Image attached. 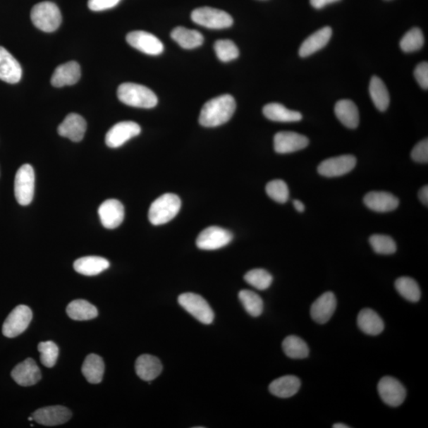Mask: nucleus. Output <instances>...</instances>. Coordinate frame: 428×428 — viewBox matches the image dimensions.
<instances>
[{
    "mask_svg": "<svg viewBox=\"0 0 428 428\" xmlns=\"http://www.w3.org/2000/svg\"><path fill=\"white\" fill-rule=\"evenodd\" d=\"M236 108V101L232 95L223 94L210 99L202 108L200 123L209 128L225 124L233 117Z\"/></svg>",
    "mask_w": 428,
    "mask_h": 428,
    "instance_id": "obj_1",
    "label": "nucleus"
},
{
    "mask_svg": "<svg viewBox=\"0 0 428 428\" xmlns=\"http://www.w3.org/2000/svg\"><path fill=\"white\" fill-rule=\"evenodd\" d=\"M117 94L121 103L133 107L150 109L158 104V99L154 92L145 86L133 82L121 85L118 88Z\"/></svg>",
    "mask_w": 428,
    "mask_h": 428,
    "instance_id": "obj_2",
    "label": "nucleus"
},
{
    "mask_svg": "<svg viewBox=\"0 0 428 428\" xmlns=\"http://www.w3.org/2000/svg\"><path fill=\"white\" fill-rule=\"evenodd\" d=\"M181 200L174 194H164L152 203L149 219L153 226L168 223L180 212Z\"/></svg>",
    "mask_w": 428,
    "mask_h": 428,
    "instance_id": "obj_3",
    "label": "nucleus"
},
{
    "mask_svg": "<svg viewBox=\"0 0 428 428\" xmlns=\"http://www.w3.org/2000/svg\"><path fill=\"white\" fill-rule=\"evenodd\" d=\"M30 18L37 29L47 33H52L59 29L62 22L59 6L52 2L36 4L31 10Z\"/></svg>",
    "mask_w": 428,
    "mask_h": 428,
    "instance_id": "obj_4",
    "label": "nucleus"
},
{
    "mask_svg": "<svg viewBox=\"0 0 428 428\" xmlns=\"http://www.w3.org/2000/svg\"><path fill=\"white\" fill-rule=\"evenodd\" d=\"M192 21L209 29H226L232 27L233 19L227 12L208 8H197L191 13Z\"/></svg>",
    "mask_w": 428,
    "mask_h": 428,
    "instance_id": "obj_5",
    "label": "nucleus"
},
{
    "mask_svg": "<svg viewBox=\"0 0 428 428\" xmlns=\"http://www.w3.org/2000/svg\"><path fill=\"white\" fill-rule=\"evenodd\" d=\"M35 188V175L33 167L27 164L17 171L15 178V196L18 204L25 207L33 201Z\"/></svg>",
    "mask_w": 428,
    "mask_h": 428,
    "instance_id": "obj_6",
    "label": "nucleus"
},
{
    "mask_svg": "<svg viewBox=\"0 0 428 428\" xmlns=\"http://www.w3.org/2000/svg\"><path fill=\"white\" fill-rule=\"evenodd\" d=\"M182 307L202 324H212L214 319V311L202 296L193 293H183L178 298Z\"/></svg>",
    "mask_w": 428,
    "mask_h": 428,
    "instance_id": "obj_7",
    "label": "nucleus"
},
{
    "mask_svg": "<svg viewBox=\"0 0 428 428\" xmlns=\"http://www.w3.org/2000/svg\"><path fill=\"white\" fill-rule=\"evenodd\" d=\"M233 236L228 230L219 226H210L204 229L197 236L196 245L202 250H216L229 244Z\"/></svg>",
    "mask_w": 428,
    "mask_h": 428,
    "instance_id": "obj_8",
    "label": "nucleus"
},
{
    "mask_svg": "<svg viewBox=\"0 0 428 428\" xmlns=\"http://www.w3.org/2000/svg\"><path fill=\"white\" fill-rule=\"evenodd\" d=\"M33 317L31 310L27 305H20L13 310L3 325V334L14 338L23 334Z\"/></svg>",
    "mask_w": 428,
    "mask_h": 428,
    "instance_id": "obj_9",
    "label": "nucleus"
},
{
    "mask_svg": "<svg viewBox=\"0 0 428 428\" xmlns=\"http://www.w3.org/2000/svg\"><path fill=\"white\" fill-rule=\"evenodd\" d=\"M126 41L134 49L145 54L157 56L164 52V44L156 36L145 31H133L126 36Z\"/></svg>",
    "mask_w": 428,
    "mask_h": 428,
    "instance_id": "obj_10",
    "label": "nucleus"
},
{
    "mask_svg": "<svg viewBox=\"0 0 428 428\" xmlns=\"http://www.w3.org/2000/svg\"><path fill=\"white\" fill-rule=\"evenodd\" d=\"M378 391L381 400L389 406H400L406 398L405 388L393 377L382 378L379 383Z\"/></svg>",
    "mask_w": 428,
    "mask_h": 428,
    "instance_id": "obj_11",
    "label": "nucleus"
},
{
    "mask_svg": "<svg viewBox=\"0 0 428 428\" xmlns=\"http://www.w3.org/2000/svg\"><path fill=\"white\" fill-rule=\"evenodd\" d=\"M142 131L140 126L133 121H121L115 124L106 135V144L112 149L119 148L128 140L137 137Z\"/></svg>",
    "mask_w": 428,
    "mask_h": 428,
    "instance_id": "obj_12",
    "label": "nucleus"
},
{
    "mask_svg": "<svg viewBox=\"0 0 428 428\" xmlns=\"http://www.w3.org/2000/svg\"><path fill=\"white\" fill-rule=\"evenodd\" d=\"M356 166V158L343 155L325 159L319 165V174L329 178L338 177L349 173Z\"/></svg>",
    "mask_w": 428,
    "mask_h": 428,
    "instance_id": "obj_13",
    "label": "nucleus"
},
{
    "mask_svg": "<svg viewBox=\"0 0 428 428\" xmlns=\"http://www.w3.org/2000/svg\"><path fill=\"white\" fill-rule=\"evenodd\" d=\"M309 144L307 137L295 132H279L274 137V148L279 154H287L304 149Z\"/></svg>",
    "mask_w": 428,
    "mask_h": 428,
    "instance_id": "obj_14",
    "label": "nucleus"
},
{
    "mask_svg": "<svg viewBox=\"0 0 428 428\" xmlns=\"http://www.w3.org/2000/svg\"><path fill=\"white\" fill-rule=\"evenodd\" d=\"M72 415L68 408L56 405L40 408L32 415V417L44 426H57L68 422Z\"/></svg>",
    "mask_w": 428,
    "mask_h": 428,
    "instance_id": "obj_15",
    "label": "nucleus"
},
{
    "mask_svg": "<svg viewBox=\"0 0 428 428\" xmlns=\"http://www.w3.org/2000/svg\"><path fill=\"white\" fill-rule=\"evenodd\" d=\"M336 305V298L334 293L329 291L323 293L311 306L312 320L321 324L327 323L334 316Z\"/></svg>",
    "mask_w": 428,
    "mask_h": 428,
    "instance_id": "obj_16",
    "label": "nucleus"
},
{
    "mask_svg": "<svg viewBox=\"0 0 428 428\" xmlns=\"http://www.w3.org/2000/svg\"><path fill=\"white\" fill-rule=\"evenodd\" d=\"M98 213L102 225L109 229L118 228L125 217L124 207L116 200H109L102 203Z\"/></svg>",
    "mask_w": 428,
    "mask_h": 428,
    "instance_id": "obj_17",
    "label": "nucleus"
},
{
    "mask_svg": "<svg viewBox=\"0 0 428 428\" xmlns=\"http://www.w3.org/2000/svg\"><path fill=\"white\" fill-rule=\"evenodd\" d=\"M11 377L19 386H31L41 380L42 374L35 360L27 359L18 364L12 370Z\"/></svg>",
    "mask_w": 428,
    "mask_h": 428,
    "instance_id": "obj_18",
    "label": "nucleus"
},
{
    "mask_svg": "<svg viewBox=\"0 0 428 428\" xmlns=\"http://www.w3.org/2000/svg\"><path fill=\"white\" fill-rule=\"evenodd\" d=\"M22 75L20 63L8 50L0 47V80L15 85L21 80Z\"/></svg>",
    "mask_w": 428,
    "mask_h": 428,
    "instance_id": "obj_19",
    "label": "nucleus"
},
{
    "mask_svg": "<svg viewBox=\"0 0 428 428\" xmlns=\"http://www.w3.org/2000/svg\"><path fill=\"white\" fill-rule=\"evenodd\" d=\"M87 130V123L78 114H70L59 126V135L68 138L74 142H80L84 138Z\"/></svg>",
    "mask_w": 428,
    "mask_h": 428,
    "instance_id": "obj_20",
    "label": "nucleus"
},
{
    "mask_svg": "<svg viewBox=\"0 0 428 428\" xmlns=\"http://www.w3.org/2000/svg\"><path fill=\"white\" fill-rule=\"evenodd\" d=\"M364 204L369 209L379 213L391 212L399 206V200L385 191H372L364 197Z\"/></svg>",
    "mask_w": 428,
    "mask_h": 428,
    "instance_id": "obj_21",
    "label": "nucleus"
},
{
    "mask_svg": "<svg viewBox=\"0 0 428 428\" xmlns=\"http://www.w3.org/2000/svg\"><path fill=\"white\" fill-rule=\"evenodd\" d=\"M81 76L80 66L78 62L69 61L55 69L51 78V84L56 87L74 85Z\"/></svg>",
    "mask_w": 428,
    "mask_h": 428,
    "instance_id": "obj_22",
    "label": "nucleus"
},
{
    "mask_svg": "<svg viewBox=\"0 0 428 428\" xmlns=\"http://www.w3.org/2000/svg\"><path fill=\"white\" fill-rule=\"evenodd\" d=\"M331 35L332 30L329 27H325L316 31L302 44L299 49L300 56H310L327 46Z\"/></svg>",
    "mask_w": 428,
    "mask_h": 428,
    "instance_id": "obj_23",
    "label": "nucleus"
},
{
    "mask_svg": "<svg viewBox=\"0 0 428 428\" xmlns=\"http://www.w3.org/2000/svg\"><path fill=\"white\" fill-rule=\"evenodd\" d=\"M136 373L140 379L146 381L154 380L161 374L163 366L157 357L142 355L138 357L135 364Z\"/></svg>",
    "mask_w": 428,
    "mask_h": 428,
    "instance_id": "obj_24",
    "label": "nucleus"
},
{
    "mask_svg": "<svg viewBox=\"0 0 428 428\" xmlns=\"http://www.w3.org/2000/svg\"><path fill=\"white\" fill-rule=\"evenodd\" d=\"M301 387V381L296 376L286 375L273 381L269 386L271 394L280 398L295 396Z\"/></svg>",
    "mask_w": 428,
    "mask_h": 428,
    "instance_id": "obj_25",
    "label": "nucleus"
},
{
    "mask_svg": "<svg viewBox=\"0 0 428 428\" xmlns=\"http://www.w3.org/2000/svg\"><path fill=\"white\" fill-rule=\"evenodd\" d=\"M357 326L364 334L369 336H378L385 329L384 322L377 312L370 309L360 311L357 319Z\"/></svg>",
    "mask_w": 428,
    "mask_h": 428,
    "instance_id": "obj_26",
    "label": "nucleus"
},
{
    "mask_svg": "<svg viewBox=\"0 0 428 428\" xmlns=\"http://www.w3.org/2000/svg\"><path fill=\"white\" fill-rule=\"evenodd\" d=\"M335 114L341 123L349 129H355L360 124L359 109L351 100L338 101L335 106Z\"/></svg>",
    "mask_w": 428,
    "mask_h": 428,
    "instance_id": "obj_27",
    "label": "nucleus"
},
{
    "mask_svg": "<svg viewBox=\"0 0 428 428\" xmlns=\"http://www.w3.org/2000/svg\"><path fill=\"white\" fill-rule=\"evenodd\" d=\"M110 267V263L104 258L87 257L75 260L74 269L86 276H94Z\"/></svg>",
    "mask_w": 428,
    "mask_h": 428,
    "instance_id": "obj_28",
    "label": "nucleus"
},
{
    "mask_svg": "<svg viewBox=\"0 0 428 428\" xmlns=\"http://www.w3.org/2000/svg\"><path fill=\"white\" fill-rule=\"evenodd\" d=\"M171 37L178 44V46L185 49H193L200 47L204 42L203 35L200 32L182 27H176L172 30Z\"/></svg>",
    "mask_w": 428,
    "mask_h": 428,
    "instance_id": "obj_29",
    "label": "nucleus"
},
{
    "mask_svg": "<svg viewBox=\"0 0 428 428\" xmlns=\"http://www.w3.org/2000/svg\"><path fill=\"white\" fill-rule=\"evenodd\" d=\"M104 372V362L97 355H89L82 364V373L87 381L92 384H99L103 380Z\"/></svg>",
    "mask_w": 428,
    "mask_h": 428,
    "instance_id": "obj_30",
    "label": "nucleus"
},
{
    "mask_svg": "<svg viewBox=\"0 0 428 428\" xmlns=\"http://www.w3.org/2000/svg\"><path fill=\"white\" fill-rule=\"evenodd\" d=\"M264 116L278 123H296L302 119L301 113L289 110L282 104H269L263 109Z\"/></svg>",
    "mask_w": 428,
    "mask_h": 428,
    "instance_id": "obj_31",
    "label": "nucleus"
},
{
    "mask_svg": "<svg viewBox=\"0 0 428 428\" xmlns=\"http://www.w3.org/2000/svg\"><path fill=\"white\" fill-rule=\"evenodd\" d=\"M67 314L75 321H89L97 317L99 312L94 305L85 300H75L68 305Z\"/></svg>",
    "mask_w": 428,
    "mask_h": 428,
    "instance_id": "obj_32",
    "label": "nucleus"
},
{
    "mask_svg": "<svg viewBox=\"0 0 428 428\" xmlns=\"http://www.w3.org/2000/svg\"><path fill=\"white\" fill-rule=\"evenodd\" d=\"M369 91L370 97H372L376 108L379 111L383 112L386 111L389 102H391V98H389L388 89L384 82L378 78V76H373L369 82Z\"/></svg>",
    "mask_w": 428,
    "mask_h": 428,
    "instance_id": "obj_33",
    "label": "nucleus"
},
{
    "mask_svg": "<svg viewBox=\"0 0 428 428\" xmlns=\"http://www.w3.org/2000/svg\"><path fill=\"white\" fill-rule=\"evenodd\" d=\"M285 354L293 360H302L310 355V348L305 341L296 336H287L283 343Z\"/></svg>",
    "mask_w": 428,
    "mask_h": 428,
    "instance_id": "obj_34",
    "label": "nucleus"
},
{
    "mask_svg": "<svg viewBox=\"0 0 428 428\" xmlns=\"http://www.w3.org/2000/svg\"><path fill=\"white\" fill-rule=\"evenodd\" d=\"M395 288L408 302L420 301L421 292L418 283L410 277H401L396 280Z\"/></svg>",
    "mask_w": 428,
    "mask_h": 428,
    "instance_id": "obj_35",
    "label": "nucleus"
},
{
    "mask_svg": "<svg viewBox=\"0 0 428 428\" xmlns=\"http://www.w3.org/2000/svg\"><path fill=\"white\" fill-rule=\"evenodd\" d=\"M240 301L248 314L257 317L264 311L263 300L252 291L243 290L239 293Z\"/></svg>",
    "mask_w": 428,
    "mask_h": 428,
    "instance_id": "obj_36",
    "label": "nucleus"
},
{
    "mask_svg": "<svg viewBox=\"0 0 428 428\" xmlns=\"http://www.w3.org/2000/svg\"><path fill=\"white\" fill-rule=\"evenodd\" d=\"M424 37L422 30L412 28L402 37L400 47L405 53L416 52L424 47Z\"/></svg>",
    "mask_w": 428,
    "mask_h": 428,
    "instance_id": "obj_37",
    "label": "nucleus"
},
{
    "mask_svg": "<svg viewBox=\"0 0 428 428\" xmlns=\"http://www.w3.org/2000/svg\"><path fill=\"white\" fill-rule=\"evenodd\" d=\"M246 282L259 291H265L273 282L271 274L264 269H254L248 271L245 276Z\"/></svg>",
    "mask_w": 428,
    "mask_h": 428,
    "instance_id": "obj_38",
    "label": "nucleus"
},
{
    "mask_svg": "<svg viewBox=\"0 0 428 428\" xmlns=\"http://www.w3.org/2000/svg\"><path fill=\"white\" fill-rule=\"evenodd\" d=\"M369 244L376 253L381 255H392L397 251V245L391 236L381 234H374L370 236Z\"/></svg>",
    "mask_w": 428,
    "mask_h": 428,
    "instance_id": "obj_39",
    "label": "nucleus"
},
{
    "mask_svg": "<svg viewBox=\"0 0 428 428\" xmlns=\"http://www.w3.org/2000/svg\"><path fill=\"white\" fill-rule=\"evenodd\" d=\"M214 51L217 59L223 62L233 61L240 55L235 43L230 40H219L214 44Z\"/></svg>",
    "mask_w": 428,
    "mask_h": 428,
    "instance_id": "obj_40",
    "label": "nucleus"
},
{
    "mask_svg": "<svg viewBox=\"0 0 428 428\" xmlns=\"http://www.w3.org/2000/svg\"><path fill=\"white\" fill-rule=\"evenodd\" d=\"M266 192L274 202L286 203L289 200L290 191L287 184L281 180H276L267 183Z\"/></svg>",
    "mask_w": 428,
    "mask_h": 428,
    "instance_id": "obj_41",
    "label": "nucleus"
},
{
    "mask_svg": "<svg viewBox=\"0 0 428 428\" xmlns=\"http://www.w3.org/2000/svg\"><path fill=\"white\" fill-rule=\"evenodd\" d=\"M40 360L44 367L51 368L55 366L59 355V348L53 341L41 342L38 344Z\"/></svg>",
    "mask_w": 428,
    "mask_h": 428,
    "instance_id": "obj_42",
    "label": "nucleus"
},
{
    "mask_svg": "<svg viewBox=\"0 0 428 428\" xmlns=\"http://www.w3.org/2000/svg\"><path fill=\"white\" fill-rule=\"evenodd\" d=\"M411 157L414 161L417 163L428 162V140L424 139L421 140L416 146L414 147Z\"/></svg>",
    "mask_w": 428,
    "mask_h": 428,
    "instance_id": "obj_43",
    "label": "nucleus"
},
{
    "mask_svg": "<svg viewBox=\"0 0 428 428\" xmlns=\"http://www.w3.org/2000/svg\"><path fill=\"white\" fill-rule=\"evenodd\" d=\"M121 0H88V8L93 11H103L116 6Z\"/></svg>",
    "mask_w": 428,
    "mask_h": 428,
    "instance_id": "obj_44",
    "label": "nucleus"
},
{
    "mask_svg": "<svg viewBox=\"0 0 428 428\" xmlns=\"http://www.w3.org/2000/svg\"><path fill=\"white\" fill-rule=\"evenodd\" d=\"M414 76L421 87L427 90L428 89V63H420L415 69Z\"/></svg>",
    "mask_w": 428,
    "mask_h": 428,
    "instance_id": "obj_45",
    "label": "nucleus"
},
{
    "mask_svg": "<svg viewBox=\"0 0 428 428\" xmlns=\"http://www.w3.org/2000/svg\"><path fill=\"white\" fill-rule=\"evenodd\" d=\"M341 0H310V4L316 9H322L326 5L336 3Z\"/></svg>",
    "mask_w": 428,
    "mask_h": 428,
    "instance_id": "obj_46",
    "label": "nucleus"
},
{
    "mask_svg": "<svg viewBox=\"0 0 428 428\" xmlns=\"http://www.w3.org/2000/svg\"><path fill=\"white\" fill-rule=\"evenodd\" d=\"M419 197L425 206L428 205V187L427 185L420 190Z\"/></svg>",
    "mask_w": 428,
    "mask_h": 428,
    "instance_id": "obj_47",
    "label": "nucleus"
},
{
    "mask_svg": "<svg viewBox=\"0 0 428 428\" xmlns=\"http://www.w3.org/2000/svg\"><path fill=\"white\" fill-rule=\"evenodd\" d=\"M293 207H295V208L296 209L297 212H300V213H302L305 212V205L304 204L299 200H295L293 202Z\"/></svg>",
    "mask_w": 428,
    "mask_h": 428,
    "instance_id": "obj_48",
    "label": "nucleus"
},
{
    "mask_svg": "<svg viewBox=\"0 0 428 428\" xmlns=\"http://www.w3.org/2000/svg\"><path fill=\"white\" fill-rule=\"evenodd\" d=\"M332 427H334V428H348L350 427L348 425H345L343 424H336L334 426H332Z\"/></svg>",
    "mask_w": 428,
    "mask_h": 428,
    "instance_id": "obj_49",
    "label": "nucleus"
}]
</instances>
